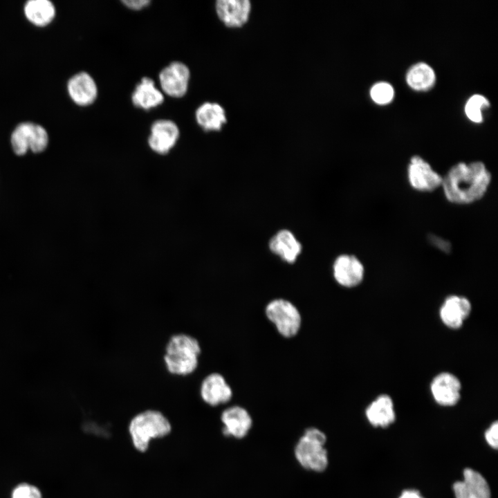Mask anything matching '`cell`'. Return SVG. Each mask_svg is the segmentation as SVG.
<instances>
[{"instance_id": "obj_1", "label": "cell", "mask_w": 498, "mask_h": 498, "mask_svg": "<svg viewBox=\"0 0 498 498\" xmlns=\"http://www.w3.org/2000/svg\"><path fill=\"white\" fill-rule=\"evenodd\" d=\"M491 180V174L482 162H461L453 165L443 177L441 187L449 202L467 205L483 197Z\"/></svg>"}, {"instance_id": "obj_2", "label": "cell", "mask_w": 498, "mask_h": 498, "mask_svg": "<svg viewBox=\"0 0 498 498\" xmlns=\"http://www.w3.org/2000/svg\"><path fill=\"white\" fill-rule=\"evenodd\" d=\"M173 430L169 418L157 409L148 408L135 414L127 426L133 448L140 454L149 451L154 440L169 436Z\"/></svg>"}, {"instance_id": "obj_3", "label": "cell", "mask_w": 498, "mask_h": 498, "mask_svg": "<svg viewBox=\"0 0 498 498\" xmlns=\"http://www.w3.org/2000/svg\"><path fill=\"white\" fill-rule=\"evenodd\" d=\"M201 346L197 338L186 333H176L167 340L163 360L168 374L185 377L198 369Z\"/></svg>"}, {"instance_id": "obj_4", "label": "cell", "mask_w": 498, "mask_h": 498, "mask_svg": "<svg viewBox=\"0 0 498 498\" xmlns=\"http://www.w3.org/2000/svg\"><path fill=\"white\" fill-rule=\"evenodd\" d=\"M325 434L315 427L306 429L295 448V456L304 468L322 472L328 465V454L324 448Z\"/></svg>"}, {"instance_id": "obj_5", "label": "cell", "mask_w": 498, "mask_h": 498, "mask_svg": "<svg viewBox=\"0 0 498 498\" xmlns=\"http://www.w3.org/2000/svg\"><path fill=\"white\" fill-rule=\"evenodd\" d=\"M267 319L275 326L279 334L285 338L296 336L302 327V318L298 308L284 298H275L265 307Z\"/></svg>"}, {"instance_id": "obj_6", "label": "cell", "mask_w": 498, "mask_h": 498, "mask_svg": "<svg viewBox=\"0 0 498 498\" xmlns=\"http://www.w3.org/2000/svg\"><path fill=\"white\" fill-rule=\"evenodd\" d=\"M10 141L12 149L17 155H24L28 149L39 153L46 148L48 134L42 125L24 121L15 127L12 132Z\"/></svg>"}, {"instance_id": "obj_7", "label": "cell", "mask_w": 498, "mask_h": 498, "mask_svg": "<svg viewBox=\"0 0 498 498\" xmlns=\"http://www.w3.org/2000/svg\"><path fill=\"white\" fill-rule=\"evenodd\" d=\"M233 389L226 377L220 371L205 374L199 383V395L201 401L211 408L228 404L233 398Z\"/></svg>"}, {"instance_id": "obj_8", "label": "cell", "mask_w": 498, "mask_h": 498, "mask_svg": "<svg viewBox=\"0 0 498 498\" xmlns=\"http://www.w3.org/2000/svg\"><path fill=\"white\" fill-rule=\"evenodd\" d=\"M180 131L177 124L169 120H156L151 126L147 145L156 157L167 158L178 145Z\"/></svg>"}, {"instance_id": "obj_9", "label": "cell", "mask_w": 498, "mask_h": 498, "mask_svg": "<svg viewBox=\"0 0 498 498\" xmlns=\"http://www.w3.org/2000/svg\"><path fill=\"white\" fill-rule=\"evenodd\" d=\"M407 174L410 186L416 191L430 192L441 187L443 177L418 156L411 158Z\"/></svg>"}, {"instance_id": "obj_10", "label": "cell", "mask_w": 498, "mask_h": 498, "mask_svg": "<svg viewBox=\"0 0 498 498\" xmlns=\"http://www.w3.org/2000/svg\"><path fill=\"white\" fill-rule=\"evenodd\" d=\"M333 277L340 286L354 288L363 281L365 268L361 261L353 255H338L332 265Z\"/></svg>"}, {"instance_id": "obj_11", "label": "cell", "mask_w": 498, "mask_h": 498, "mask_svg": "<svg viewBox=\"0 0 498 498\" xmlns=\"http://www.w3.org/2000/svg\"><path fill=\"white\" fill-rule=\"evenodd\" d=\"M158 78L165 93L170 97L181 98L187 91L190 71L184 63L175 61L160 71Z\"/></svg>"}, {"instance_id": "obj_12", "label": "cell", "mask_w": 498, "mask_h": 498, "mask_svg": "<svg viewBox=\"0 0 498 498\" xmlns=\"http://www.w3.org/2000/svg\"><path fill=\"white\" fill-rule=\"evenodd\" d=\"M223 425L222 433L225 436L236 439L245 437L252 425V418L249 412L239 405H230L225 408L220 414Z\"/></svg>"}, {"instance_id": "obj_13", "label": "cell", "mask_w": 498, "mask_h": 498, "mask_svg": "<svg viewBox=\"0 0 498 498\" xmlns=\"http://www.w3.org/2000/svg\"><path fill=\"white\" fill-rule=\"evenodd\" d=\"M430 391L438 404L442 406H453L460 400L461 383L453 374L441 372L432 379Z\"/></svg>"}, {"instance_id": "obj_14", "label": "cell", "mask_w": 498, "mask_h": 498, "mask_svg": "<svg viewBox=\"0 0 498 498\" xmlns=\"http://www.w3.org/2000/svg\"><path fill=\"white\" fill-rule=\"evenodd\" d=\"M216 13L221 21L228 28H240L249 20L252 4L249 0H218Z\"/></svg>"}, {"instance_id": "obj_15", "label": "cell", "mask_w": 498, "mask_h": 498, "mask_svg": "<svg viewBox=\"0 0 498 498\" xmlns=\"http://www.w3.org/2000/svg\"><path fill=\"white\" fill-rule=\"evenodd\" d=\"M471 311L472 304L468 298L452 295L443 301L439 309V317L445 326L452 329H457L463 326Z\"/></svg>"}, {"instance_id": "obj_16", "label": "cell", "mask_w": 498, "mask_h": 498, "mask_svg": "<svg viewBox=\"0 0 498 498\" xmlns=\"http://www.w3.org/2000/svg\"><path fill=\"white\" fill-rule=\"evenodd\" d=\"M270 252L287 264L295 263L302 251V245L295 234L282 229L272 236L268 242Z\"/></svg>"}, {"instance_id": "obj_17", "label": "cell", "mask_w": 498, "mask_h": 498, "mask_svg": "<svg viewBox=\"0 0 498 498\" xmlns=\"http://www.w3.org/2000/svg\"><path fill=\"white\" fill-rule=\"evenodd\" d=\"M67 91L71 100L80 106L91 104L98 95V87L94 79L85 71L77 73L69 78Z\"/></svg>"}, {"instance_id": "obj_18", "label": "cell", "mask_w": 498, "mask_h": 498, "mask_svg": "<svg viewBox=\"0 0 498 498\" xmlns=\"http://www.w3.org/2000/svg\"><path fill=\"white\" fill-rule=\"evenodd\" d=\"M456 498H490L489 486L479 472L465 469L463 479L457 481L453 486Z\"/></svg>"}, {"instance_id": "obj_19", "label": "cell", "mask_w": 498, "mask_h": 498, "mask_svg": "<svg viewBox=\"0 0 498 498\" xmlns=\"http://www.w3.org/2000/svg\"><path fill=\"white\" fill-rule=\"evenodd\" d=\"M195 118L205 132L220 131L227 122L224 108L216 102H206L201 104L196 110Z\"/></svg>"}, {"instance_id": "obj_20", "label": "cell", "mask_w": 498, "mask_h": 498, "mask_svg": "<svg viewBox=\"0 0 498 498\" xmlns=\"http://www.w3.org/2000/svg\"><path fill=\"white\" fill-rule=\"evenodd\" d=\"M131 101L135 107L149 110L161 104L164 96L156 87L152 79L144 77L136 86L131 95Z\"/></svg>"}, {"instance_id": "obj_21", "label": "cell", "mask_w": 498, "mask_h": 498, "mask_svg": "<svg viewBox=\"0 0 498 498\" xmlns=\"http://www.w3.org/2000/svg\"><path fill=\"white\" fill-rule=\"evenodd\" d=\"M365 414L369 422L374 426L389 425L396 417L391 398L387 394L378 396L367 407Z\"/></svg>"}, {"instance_id": "obj_22", "label": "cell", "mask_w": 498, "mask_h": 498, "mask_svg": "<svg viewBox=\"0 0 498 498\" xmlns=\"http://www.w3.org/2000/svg\"><path fill=\"white\" fill-rule=\"evenodd\" d=\"M24 12L29 21L37 26H44L54 19L56 8L49 0H28L24 6Z\"/></svg>"}, {"instance_id": "obj_23", "label": "cell", "mask_w": 498, "mask_h": 498, "mask_svg": "<svg viewBox=\"0 0 498 498\" xmlns=\"http://www.w3.org/2000/svg\"><path fill=\"white\" fill-rule=\"evenodd\" d=\"M436 80L433 68L425 62H418L412 66L406 74L408 85L418 91H425L431 88Z\"/></svg>"}, {"instance_id": "obj_24", "label": "cell", "mask_w": 498, "mask_h": 498, "mask_svg": "<svg viewBox=\"0 0 498 498\" xmlns=\"http://www.w3.org/2000/svg\"><path fill=\"white\" fill-rule=\"evenodd\" d=\"M489 106L488 99L482 95L474 94L467 101L465 113L467 117L474 122H481L483 120L481 109Z\"/></svg>"}, {"instance_id": "obj_25", "label": "cell", "mask_w": 498, "mask_h": 498, "mask_svg": "<svg viewBox=\"0 0 498 498\" xmlns=\"http://www.w3.org/2000/svg\"><path fill=\"white\" fill-rule=\"evenodd\" d=\"M394 95V90L393 86L386 82H377L370 89L371 99L379 104L389 103L392 100Z\"/></svg>"}, {"instance_id": "obj_26", "label": "cell", "mask_w": 498, "mask_h": 498, "mask_svg": "<svg viewBox=\"0 0 498 498\" xmlns=\"http://www.w3.org/2000/svg\"><path fill=\"white\" fill-rule=\"evenodd\" d=\"M12 498H42L40 491L34 486L23 483L12 491Z\"/></svg>"}, {"instance_id": "obj_27", "label": "cell", "mask_w": 498, "mask_h": 498, "mask_svg": "<svg viewBox=\"0 0 498 498\" xmlns=\"http://www.w3.org/2000/svg\"><path fill=\"white\" fill-rule=\"evenodd\" d=\"M498 424L495 421L490 427L486 430L485 433V438L488 443L494 448H497L498 439Z\"/></svg>"}, {"instance_id": "obj_28", "label": "cell", "mask_w": 498, "mask_h": 498, "mask_svg": "<svg viewBox=\"0 0 498 498\" xmlns=\"http://www.w3.org/2000/svg\"><path fill=\"white\" fill-rule=\"evenodd\" d=\"M126 7L133 10H140L150 3L148 0H123L121 1Z\"/></svg>"}, {"instance_id": "obj_29", "label": "cell", "mask_w": 498, "mask_h": 498, "mask_svg": "<svg viewBox=\"0 0 498 498\" xmlns=\"http://www.w3.org/2000/svg\"><path fill=\"white\" fill-rule=\"evenodd\" d=\"M430 242L438 248L441 249L443 252H448V251L450 250V243L440 237H438L434 235H430Z\"/></svg>"}, {"instance_id": "obj_30", "label": "cell", "mask_w": 498, "mask_h": 498, "mask_svg": "<svg viewBox=\"0 0 498 498\" xmlns=\"http://www.w3.org/2000/svg\"><path fill=\"white\" fill-rule=\"evenodd\" d=\"M399 498H423L420 493L416 490H405Z\"/></svg>"}]
</instances>
